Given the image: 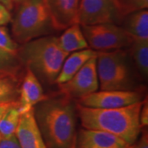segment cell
I'll return each instance as SVG.
<instances>
[{"mask_svg":"<svg viewBox=\"0 0 148 148\" xmlns=\"http://www.w3.org/2000/svg\"><path fill=\"white\" fill-rule=\"evenodd\" d=\"M81 27L89 48L96 52L128 48L133 40L120 25L115 23L81 25Z\"/></svg>","mask_w":148,"mask_h":148,"instance_id":"obj_6","label":"cell"},{"mask_svg":"<svg viewBox=\"0 0 148 148\" xmlns=\"http://www.w3.org/2000/svg\"><path fill=\"white\" fill-rule=\"evenodd\" d=\"M58 40L61 49L69 53L89 48L79 23H74L64 29Z\"/></svg>","mask_w":148,"mask_h":148,"instance_id":"obj_16","label":"cell"},{"mask_svg":"<svg viewBox=\"0 0 148 148\" xmlns=\"http://www.w3.org/2000/svg\"><path fill=\"white\" fill-rule=\"evenodd\" d=\"M8 75H12V74L8 73H6V72L0 71V77H4V76H8Z\"/></svg>","mask_w":148,"mask_h":148,"instance_id":"obj_29","label":"cell"},{"mask_svg":"<svg viewBox=\"0 0 148 148\" xmlns=\"http://www.w3.org/2000/svg\"><path fill=\"white\" fill-rule=\"evenodd\" d=\"M47 97L40 80L33 72L27 68L26 73L20 83V93L17 101L21 114L32 110Z\"/></svg>","mask_w":148,"mask_h":148,"instance_id":"obj_12","label":"cell"},{"mask_svg":"<svg viewBox=\"0 0 148 148\" xmlns=\"http://www.w3.org/2000/svg\"><path fill=\"white\" fill-rule=\"evenodd\" d=\"M143 102L114 109L89 108L77 103V118L84 128L110 132L132 145L142 132L139 116Z\"/></svg>","mask_w":148,"mask_h":148,"instance_id":"obj_2","label":"cell"},{"mask_svg":"<svg viewBox=\"0 0 148 148\" xmlns=\"http://www.w3.org/2000/svg\"><path fill=\"white\" fill-rule=\"evenodd\" d=\"M0 106H1V105H0Z\"/></svg>","mask_w":148,"mask_h":148,"instance_id":"obj_31","label":"cell"},{"mask_svg":"<svg viewBox=\"0 0 148 148\" xmlns=\"http://www.w3.org/2000/svg\"><path fill=\"white\" fill-rule=\"evenodd\" d=\"M1 1H3V2L6 3V5H7V4L8 5V8H11V7H12L11 0H1Z\"/></svg>","mask_w":148,"mask_h":148,"instance_id":"obj_28","label":"cell"},{"mask_svg":"<svg viewBox=\"0 0 148 148\" xmlns=\"http://www.w3.org/2000/svg\"><path fill=\"white\" fill-rule=\"evenodd\" d=\"M15 136L21 148H47L37 126L33 109L21 114Z\"/></svg>","mask_w":148,"mask_h":148,"instance_id":"obj_13","label":"cell"},{"mask_svg":"<svg viewBox=\"0 0 148 148\" xmlns=\"http://www.w3.org/2000/svg\"><path fill=\"white\" fill-rule=\"evenodd\" d=\"M96 55L90 58L68 82L58 85L61 94L77 101L99 90Z\"/></svg>","mask_w":148,"mask_h":148,"instance_id":"obj_8","label":"cell"},{"mask_svg":"<svg viewBox=\"0 0 148 148\" xmlns=\"http://www.w3.org/2000/svg\"><path fill=\"white\" fill-rule=\"evenodd\" d=\"M123 17L135 11L148 8V0H118Z\"/></svg>","mask_w":148,"mask_h":148,"instance_id":"obj_22","label":"cell"},{"mask_svg":"<svg viewBox=\"0 0 148 148\" xmlns=\"http://www.w3.org/2000/svg\"><path fill=\"white\" fill-rule=\"evenodd\" d=\"M20 82L16 75H8L0 77V105L9 104L18 101Z\"/></svg>","mask_w":148,"mask_h":148,"instance_id":"obj_19","label":"cell"},{"mask_svg":"<svg viewBox=\"0 0 148 148\" xmlns=\"http://www.w3.org/2000/svg\"><path fill=\"white\" fill-rule=\"evenodd\" d=\"M10 104L11 103H9V104H3V105L0 106V119H1V117L3 116V114H4V112L8 109V107L10 106Z\"/></svg>","mask_w":148,"mask_h":148,"instance_id":"obj_27","label":"cell"},{"mask_svg":"<svg viewBox=\"0 0 148 148\" xmlns=\"http://www.w3.org/2000/svg\"><path fill=\"white\" fill-rule=\"evenodd\" d=\"M96 54L97 52L90 48L69 53L64 61L55 84L60 85L68 82L90 58Z\"/></svg>","mask_w":148,"mask_h":148,"instance_id":"obj_14","label":"cell"},{"mask_svg":"<svg viewBox=\"0 0 148 148\" xmlns=\"http://www.w3.org/2000/svg\"><path fill=\"white\" fill-rule=\"evenodd\" d=\"M12 14L9 8L0 3V26H6L12 21Z\"/></svg>","mask_w":148,"mask_h":148,"instance_id":"obj_23","label":"cell"},{"mask_svg":"<svg viewBox=\"0 0 148 148\" xmlns=\"http://www.w3.org/2000/svg\"><path fill=\"white\" fill-rule=\"evenodd\" d=\"M0 148H21L16 136L10 138H0Z\"/></svg>","mask_w":148,"mask_h":148,"instance_id":"obj_24","label":"cell"},{"mask_svg":"<svg viewBox=\"0 0 148 148\" xmlns=\"http://www.w3.org/2000/svg\"><path fill=\"white\" fill-rule=\"evenodd\" d=\"M131 146L112 133L82 127L77 132L74 148H130Z\"/></svg>","mask_w":148,"mask_h":148,"instance_id":"obj_10","label":"cell"},{"mask_svg":"<svg viewBox=\"0 0 148 148\" xmlns=\"http://www.w3.org/2000/svg\"><path fill=\"white\" fill-rule=\"evenodd\" d=\"M21 65V62L16 55L8 53L0 49V71L16 75Z\"/></svg>","mask_w":148,"mask_h":148,"instance_id":"obj_20","label":"cell"},{"mask_svg":"<svg viewBox=\"0 0 148 148\" xmlns=\"http://www.w3.org/2000/svg\"><path fill=\"white\" fill-rule=\"evenodd\" d=\"M21 115L17 101L11 103L0 119V138H10L15 135Z\"/></svg>","mask_w":148,"mask_h":148,"instance_id":"obj_18","label":"cell"},{"mask_svg":"<svg viewBox=\"0 0 148 148\" xmlns=\"http://www.w3.org/2000/svg\"><path fill=\"white\" fill-rule=\"evenodd\" d=\"M121 27L133 39L148 40L147 8L135 11L123 18Z\"/></svg>","mask_w":148,"mask_h":148,"instance_id":"obj_15","label":"cell"},{"mask_svg":"<svg viewBox=\"0 0 148 148\" xmlns=\"http://www.w3.org/2000/svg\"><path fill=\"white\" fill-rule=\"evenodd\" d=\"M123 18L118 0H80L78 23L121 24Z\"/></svg>","mask_w":148,"mask_h":148,"instance_id":"obj_7","label":"cell"},{"mask_svg":"<svg viewBox=\"0 0 148 148\" xmlns=\"http://www.w3.org/2000/svg\"><path fill=\"white\" fill-rule=\"evenodd\" d=\"M56 31L78 23L80 0H44Z\"/></svg>","mask_w":148,"mask_h":148,"instance_id":"obj_11","label":"cell"},{"mask_svg":"<svg viewBox=\"0 0 148 148\" xmlns=\"http://www.w3.org/2000/svg\"><path fill=\"white\" fill-rule=\"evenodd\" d=\"M142 90H97L77 100V104L96 109H114L143 101Z\"/></svg>","mask_w":148,"mask_h":148,"instance_id":"obj_9","label":"cell"},{"mask_svg":"<svg viewBox=\"0 0 148 148\" xmlns=\"http://www.w3.org/2000/svg\"><path fill=\"white\" fill-rule=\"evenodd\" d=\"M96 69L99 90H141L143 78L124 49L97 52Z\"/></svg>","mask_w":148,"mask_h":148,"instance_id":"obj_4","label":"cell"},{"mask_svg":"<svg viewBox=\"0 0 148 148\" xmlns=\"http://www.w3.org/2000/svg\"><path fill=\"white\" fill-rule=\"evenodd\" d=\"M130 148H148L147 132H143L142 136H139L136 143H133Z\"/></svg>","mask_w":148,"mask_h":148,"instance_id":"obj_26","label":"cell"},{"mask_svg":"<svg viewBox=\"0 0 148 148\" xmlns=\"http://www.w3.org/2000/svg\"><path fill=\"white\" fill-rule=\"evenodd\" d=\"M128 53L143 81L148 77V40L133 39Z\"/></svg>","mask_w":148,"mask_h":148,"instance_id":"obj_17","label":"cell"},{"mask_svg":"<svg viewBox=\"0 0 148 148\" xmlns=\"http://www.w3.org/2000/svg\"><path fill=\"white\" fill-rule=\"evenodd\" d=\"M140 123L142 127H145L147 126L148 124V105H147V99L143 100L142 108L140 110Z\"/></svg>","mask_w":148,"mask_h":148,"instance_id":"obj_25","label":"cell"},{"mask_svg":"<svg viewBox=\"0 0 148 148\" xmlns=\"http://www.w3.org/2000/svg\"><path fill=\"white\" fill-rule=\"evenodd\" d=\"M21 1H22V0H11V3H12V5L13 3H15V4L17 5V4H18L20 2H21Z\"/></svg>","mask_w":148,"mask_h":148,"instance_id":"obj_30","label":"cell"},{"mask_svg":"<svg viewBox=\"0 0 148 148\" xmlns=\"http://www.w3.org/2000/svg\"><path fill=\"white\" fill-rule=\"evenodd\" d=\"M69 53L61 49L58 36L39 37L19 46L17 58L21 64L33 72L46 84H55L64 61Z\"/></svg>","mask_w":148,"mask_h":148,"instance_id":"obj_3","label":"cell"},{"mask_svg":"<svg viewBox=\"0 0 148 148\" xmlns=\"http://www.w3.org/2000/svg\"><path fill=\"white\" fill-rule=\"evenodd\" d=\"M11 22L13 39L21 45L56 31L44 0H22Z\"/></svg>","mask_w":148,"mask_h":148,"instance_id":"obj_5","label":"cell"},{"mask_svg":"<svg viewBox=\"0 0 148 148\" xmlns=\"http://www.w3.org/2000/svg\"><path fill=\"white\" fill-rule=\"evenodd\" d=\"M0 49L13 55L17 54L19 45L12 37L4 26H0Z\"/></svg>","mask_w":148,"mask_h":148,"instance_id":"obj_21","label":"cell"},{"mask_svg":"<svg viewBox=\"0 0 148 148\" xmlns=\"http://www.w3.org/2000/svg\"><path fill=\"white\" fill-rule=\"evenodd\" d=\"M33 110L47 148L75 147L77 111L73 99L63 94L47 97Z\"/></svg>","mask_w":148,"mask_h":148,"instance_id":"obj_1","label":"cell"}]
</instances>
